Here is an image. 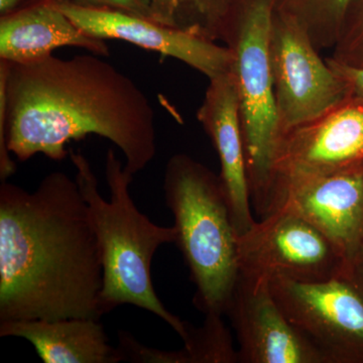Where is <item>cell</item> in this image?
<instances>
[{"instance_id": "3957f363", "label": "cell", "mask_w": 363, "mask_h": 363, "mask_svg": "<svg viewBox=\"0 0 363 363\" xmlns=\"http://www.w3.org/2000/svg\"><path fill=\"white\" fill-rule=\"evenodd\" d=\"M69 155L101 255L102 312L106 314L121 305L135 306L161 318L185 342L191 324L164 307L152 279V257L164 243L175 242V227L157 225L138 209L130 194L133 177L124 169L114 150H108L105 162L109 201L100 194L96 176L88 160L74 150Z\"/></svg>"}, {"instance_id": "277c9868", "label": "cell", "mask_w": 363, "mask_h": 363, "mask_svg": "<svg viewBox=\"0 0 363 363\" xmlns=\"http://www.w3.org/2000/svg\"><path fill=\"white\" fill-rule=\"evenodd\" d=\"M274 0H241L231 9L222 0H198L189 30L221 40L233 52L241 128L252 205L264 211L279 131L269 61Z\"/></svg>"}, {"instance_id": "ffe728a7", "label": "cell", "mask_w": 363, "mask_h": 363, "mask_svg": "<svg viewBox=\"0 0 363 363\" xmlns=\"http://www.w3.org/2000/svg\"><path fill=\"white\" fill-rule=\"evenodd\" d=\"M73 4L93 9H106L143 16L154 21L152 0H70Z\"/></svg>"}, {"instance_id": "9a60e30c", "label": "cell", "mask_w": 363, "mask_h": 363, "mask_svg": "<svg viewBox=\"0 0 363 363\" xmlns=\"http://www.w3.org/2000/svg\"><path fill=\"white\" fill-rule=\"evenodd\" d=\"M0 337L26 339L45 363H118L104 325L93 318L0 322Z\"/></svg>"}, {"instance_id": "8992f818", "label": "cell", "mask_w": 363, "mask_h": 363, "mask_svg": "<svg viewBox=\"0 0 363 363\" xmlns=\"http://www.w3.org/2000/svg\"><path fill=\"white\" fill-rule=\"evenodd\" d=\"M288 319L328 363H363V272L358 264L327 281H269Z\"/></svg>"}, {"instance_id": "cb8c5ba5", "label": "cell", "mask_w": 363, "mask_h": 363, "mask_svg": "<svg viewBox=\"0 0 363 363\" xmlns=\"http://www.w3.org/2000/svg\"><path fill=\"white\" fill-rule=\"evenodd\" d=\"M357 264L360 267V269H362L363 272V250L362 253H360V257L359 259H358Z\"/></svg>"}, {"instance_id": "44dd1931", "label": "cell", "mask_w": 363, "mask_h": 363, "mask_svg": "<svg viewBox=\"0 0 363 363\" xmlns=\"http://www.w3.org/2000/svg\"><path fill=\"white\" fill-rule=\"evenodd\" d=\"M327 63L343 79L350 88L351 96L363 100V68L345 65L332 58L327 59Z\"/></svg>"}, {"instance_id": "e0dca14e", "label": "cell", "mask_w": 363, "mask_h": 363, "mask_svg": "<svg viewBox=\"0 0 363 363\" xmlns=\"http://www.w3.org/2000/svg\"><path fill=\"white\" fill-rule=\"evenodd\" d=\"M184 347L191 363H240L238 350L222 315H205L200 327L191 324Z\"/></svg>"}, {"instance_id": "9c48e42d", "label": "cell", "mask_w": 363, "mask_h": 363, "mask_svg": "<svg viewBox=\"0 0 363 363\" xmlns=\"http://www.w3.org/2000/svg\"><path fill=\"white\" fill-rule=\"evenodd\" d=\"M276 210L304 218L348 264H357L363 250V164L328 175L274 179L259 219Z\"/></svg>"}, {"instance_id": "4fadbf2b", "label": "cell", "mask_w": 363, "mask_h": 363, "mask_svg": "<svg viewBox=\"0 0 363 363\" xmlns=\"http://www.w3.org/2000/svg\"><path fill=\"white\" fill-rule=\"evenodd\" d=\"M197 119L218 155L219 176L234 228L240 238L257 220L252 211L240 98L233 72L209 80L204 100L197 111Z\"/></svg>"}, {"instance_id": "2e32d148", "label": "cell", "mask_w": 363, "mask_h": 363, "mask_svg": "<svg viewBox=\"0 0 363 363\" xmlns=\"http://www.w3.org/2000/svg\"><path fill=\"white\" fill-rule=\"evenodd\" d=\"M351 0H274V13L298 23L317 50L332 49Z\"/></svg>"}, {"instance_id": "7402d4cb", "label": "cell", "mask_w": 363, "mask_h": 363, "mask_svg": "<svg viewBox=\"0 0 363 363\" xmlns=\"http://www.w3.org/2000/svg\"><path fill=\"white\" fill-rule=\"evenodd\" d=\"M186 0H152L154 21L167 26H174L177 14Z\"/></svg>"}, {"instance_id": "7c38bea8", "label": "cell", "mask_w": 363, "mask_h": 363, "mask_svg": "<svg viewBox=\"0 0 363 363\" xmlns=\"http://www.w3.org/2000/svg\"><path fill=\"white\" fill-rule=\"evenodd\" d=\"M226 315L238 339L240 363H328L286 316L269 279L240 274Z\"/></svg>"}, {"instance_id": "d6986e66", "label": "cell", "mask_w": 363, "mask_h": 363, "mask_svg": "<svg viewBox=\"0 0 363 363\" xmlns=\"http://www.w3.org/2000/svg\"><path fill=\"white\" fill-rule=\"evenodd\" d=\"M119 362L135 363H191L185 347L180 350H161L147 347L138 342L131 334L119 331L116 347Z\"/></svg>"}, {"instance_id": "7a4b0ae2", "label": "cell", "mask_w": 363, "mask_h": 363, "mask_svg": "<svg viewBox=\"0 0 363 363\" xmlns=\"http://www.w3.org/2000/svg\"><path fill=\"white\" fill-rule=\"evenodd\" d=\"M104 266L87 203L63 172L0 186V322L101 319Z\"/></svg>"}, {"instance_id": "30bf717a", "label": "cell", "mask_w": 363, "mask_h": 363, "mask_svg": "<svg viewBox=\"0 0 363 363\" xmlns=\"http://www.w3.org/2000/svg\"><path fill=\"white\" fill-rule=\"evenodd\" d=\"M360 164L363 100L350 96L317 118L279 135L269 184L276 178L328 175Z\"/></svg>"}, {"instance_id": "8fae6325", "label": "cell", "mask_w": 363, "mask_h": 363, "mask_svg": "<svg viewBox=\"0 0 363 363\" xmlns=\"http://www.w3.org/2000/svg\"><path fill=\"white\" fill-rule=\"evenodd\" d=\"M78 28L98 40H119L159 52L201 72L209 80L233 73V52L195 33L123 11L52 0Z\"/></svg>"}, {"instance_id": "5bb4252c", "label": "cell", "mask_w": 363, "mask_h": 363, "mask_svg": "<svg viewBox=\"0 0 363 363\" xmlns=\"http://www.w3.org/2000/svg\"><path fill=\"white\" fill-rule=\"evenodd\" d=\"M62 47H75L109 56L108 45L83 32L56 6L44 0L0 18V60L30 63L52 56Z\"/></svg>"}, {"instance_id": "52a82bcc", "label": "cell", "mask_w": 363, "mask_h": 363, "mask_svg": "<svg viewBox=\"0 0 363 363\" xmlns=\"http://www.w3.org/2000/svg\"><path fill=\"white\" fill-rule=\"evenodd\" d=\"M319 52L296 21L274 11L269 61L279 135L351 96L343 79Z\"/></svg>"}, {"instance_id": "ac0fdd59", "label": "cell", "mask_w": 363, "mask_h": 363, "mask_svg": "<svg viewBox=\"0 0 363 363\" xmlns=\"http://www.w3.org/2000/svg\"><path fill=\"white\" fill-rule=\"evenodd\" d=\"M332 51L339 63L363 68V0H351Z\"/></svg>"}, {"instance_id": "5b68a950", "label": "cell", "mask_w": 363, "mask_h": 363, "mask_svg": "<svg viewBox=\"0 0 363 363\" xmlns=\"http://www.w3.org/2000/svg\"><path fill=\"white\" fill-rule=\"evenodd\" d=\"M164 201L174 216L177 247L196 286L203 314L226 315L240 278L238 233L220 176L188 155L167 162Z\"/></svg>"}, {"instance_id": "6da1fadb", "label": "cell", "mask_w": 363, "mask_h": 363, "mask_svg": "<svg viewBox=\"0 0 363 363\" xmlns=\"http://www.w3.org/2000/svg\"><path fill=\"white\" fill-rule=\"evenodd\" d=\"M96 54L50 56L30 63L0 60V179L37 154L61 161L66 145L96 135L125 157L131 177L157 154L156 113L128 75Z\"/></svg>"}, {"instance_id": "ba28073f", "label": "cell", "mask_w": 363, "mask_h": 363, "mask_svg": "<svg viewBox=\"0 0 363 363\" xmlns=\"http://www.w3.org/2000/svg\"><path fill=\"white\" fill-rule=\"evenodd\" d=\"M240 274L318 283L352 266L316 227L297 214L276 210L238 238Z\"/></svg>"}, {"instance_id": "603a6c76", "label": "cell", "mask_w": 363, "mask_h": 363, "mask_svg": "<svg viewBox=\"0 0 363 363\" xmlns=\"http://www.w3.org/2000/svg\"><path fill=\"white\" fill-rule=\"evenodd\" d=\"M40 1H44V0H0V16H6Z\"/></svg>"}]
</instances>
